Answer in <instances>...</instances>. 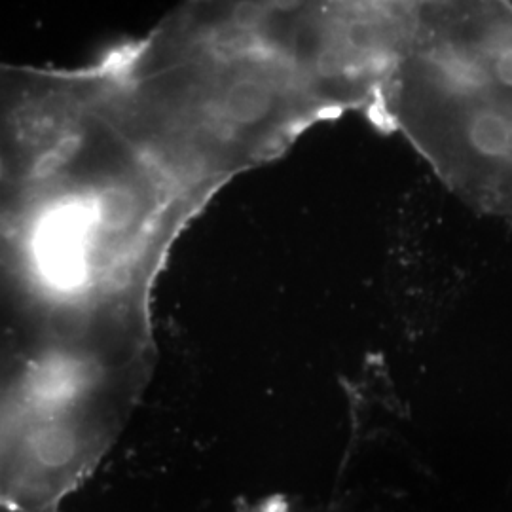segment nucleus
Wrapping results in <instances>:
<instances>
[{"instance_id": "1", "label": "nucleus", "mask_w": 512, "mask_h": 512, "mask_svg": "<svg viewBox=\"0 0 512 512\" xmlns=\"http://www.w3.org/2000/svg\"><path fill=\"white\" fill-rule=\"evenodd\" d=\"M366 114L465 202L512 219V4L412 2Z\"/></svg>"}, {"instance_id": "2", "label": "nucleus", "mask_w": 512, "mask_h": 512, "mask_svg": "<svg viewBox=\"0 0 512 512\" xmlns=\"http://www.w3.org/2000/svg\"><path fill=\"white\" fill-rule=\"evenodd\" d=\"M0 512H10L4 511V509H0ZM243 512H298L294 509L293 505H291V501L289 499H285V497H268V499H264V501H260V503H256L255 507H251V509H247V511Z\"/></svg>"}]
</instances>
